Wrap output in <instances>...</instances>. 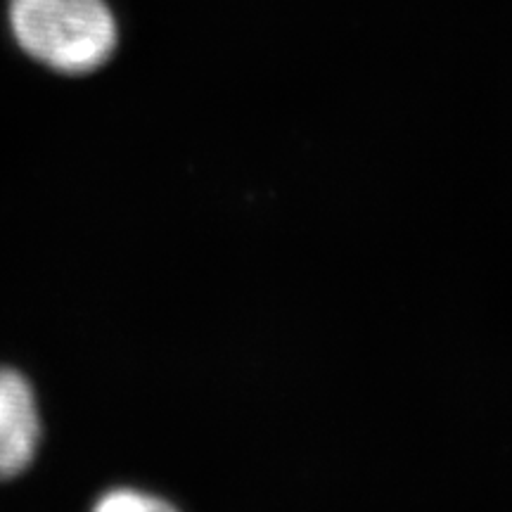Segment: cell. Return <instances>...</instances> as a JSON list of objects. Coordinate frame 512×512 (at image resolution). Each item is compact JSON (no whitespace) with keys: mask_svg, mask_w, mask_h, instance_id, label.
I'll use <instances>...</instances> for the list:
<instances>
[{"mask_svg":"<svg viewBox=\"0 0 512 512\" xmlns=\"http://www.w3.org/2000/svg\"><path fill=\"white\" fill-rule=\"evenodd\" d=\"M93 512H178L174 505L164 498L143 494L133 489L110 491L95 503Z\"/></svg>","mask_w":512,"mask_h":512,"instance_id":"obj_3","label":"cell"},{"mask_svg":"<svg viewBox=\"0 0 512 512\" xmlns=\"http://www.w3.org/2000/svg\"><path fill=\"white\" fill-rule=\"evenodd\" d=\"M41 441V413L27 377L0 368V482L34 463Z\"/></svg>","mask_w":512,"mask_h":512,"instance_id":"obj_2","label":"cell"},{"mask_svg":"<svg viewBox=\"0 0 512 512\" xmlns=\"http://www.w3.org/2000/svg\"><path fill=\"white\" fill-rule=\"evenodd\" d=\"M8 24L24 55L64 76L98 72L119 46L107 0H10Z\"/></svg>","mask_w":512,"mask_h":512,"instance_id":"obj_1","label":"cell"}]
</instances>
